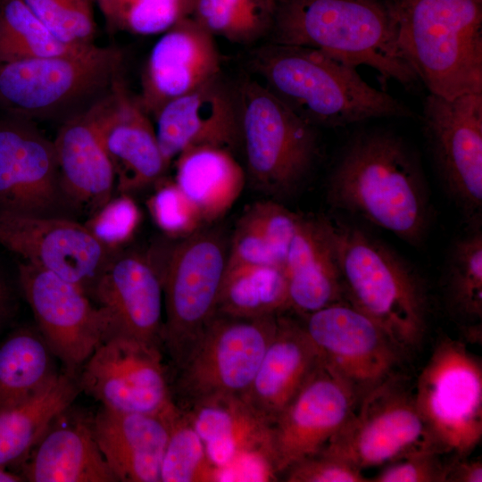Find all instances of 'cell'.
Returning a JSON list of instances; mask_svg holds the SVG:
<instances>
[{
	"mask_svg": "<svg viewBox=\"0 0 482 482\" xmlns=\"http://www.w3.org/2000/svg\"><path fill=\"white\" fill-rule=\"evenodd\" d=\"M18 470L29 482H117L96 443L92 416L72 405L52 422Z\"/></svg>",
	"mask_w": 482,
	"mask_h": 482,
	"instance_id": "obj_23",
	"label": "cell"
},
{
	"mask_svg": "<svg viewBox=\"0 0 482 482\" xmlns=\"http://www.w3.org/2000/svg\"><path fill=\"white\" fill-rule=\"evenodd\" d=\"M431 448L454 460L482 438V364L467 345L449 337L435 346L414 388Z\"/></svg>",
	"mask_w": 482,
	"mask_h": 482,
	"instance_id": "obj_8",
	"label": "cell"
},
{
	"mask_svg": "<svg viewBox=\"0 0 482 482\" xmlns=\"http://www.w3.org/2000/svg\"><path fill=\"white\" fill-rule=\"evenodd\" d=\"M85 46L59 39L22 0H2L0 63L61 54Z\"/></svg>",
	"mask_w": 482,
	"mask_h": 482,
	"instance_id": "obj_36",
	"label": "cell"
},
{
	"mask_svg": "<svg viewBox=\"0 0 482 482\" xmlns=\"http://www.w3.org/2000/svg\"><path fill=\"white\" fill-rule=\"evenodd\" d=\"M91 106L62 121L53 143L62 193L92 214L112 197L115 174Z\"/></svg>",
	"mask_w": 482,
	"mask_h": 482,
	"instance_id": "obj_26",
	"label": "cell"
},
{
	"mask_svg": "<svg viewBox=\"0 0 482 482\" xmlns=\"http://www.w3.org/2000/svg\"><path fill=\"white\" fill-rule=\"evenodd\" d=\"M250 64L275 97L315 128L412 114L403 103L370 86L356 67L313 48L269 42L253 51Z\"/></svg>",
	"mask_w": 482,
	"mask_h": 482,
	"instance_id": "obj_2",
	"label": "cell"
},
{
	"mask_svg": "<svg viewBox=\"0 0 482 482\" xmlns=\"http://www.w3.org/2000/svg\"><path fill=\"white\" fill-rule=\"evenodd\" d=\"M245 265L283 264L268 242L248 222L240 218L229 244L227 268Z\"/></svg>",
	"mask_w": 482,
	"mask_h": 482,
	"instance_id": "obj_44",
	"label": "cell"
},
{
	"mask_svg": "<svg viewBox=\"0 0 482 482\" xmlns=\"http://www.w3.org/2000/svg\"><path fill=\"white\" fill-rule=\"evenodd\" d=\"M422 127L449 196L469 216L482 208V93L453 98L428 94Z\"/></svg>",
	"mask_w": 482,
	"mask_h": 482,
	"instance_id": "obj_15",
	"label": "cell"
},
{
	"mask_svg": "<svg viewBox=\"0 0 482 482\" xmlns=\"http://www.w3.org/2000/svg\"><path fill=\"white\" fill-rule=\"evenodd\" d=\"M169 436L160 482L217 481L221 472L210 459L204 444L185 411L173 404L166 411Z\"/></svg>",
	"mask_w": 482,
	"mask_h": 482,
	"instance_id": "obj_35",
	"label": "cell"
},
{
	"mask_svg": "<svg viewBox=\"0 0 482 482\" xmlns=\"http://www.w3.org/2000/svg\"><path fill=\"white\" fill-rule=\"evenodd\" d=\"M121 61L117 48L91 44L0 63V103L24 119L64 121L108 93L120 76Z\"/></svg>",
	"mask_w": 482,
	"mask_h": 482,
	"instance_id": "obj_7",
	"label": "cell"
},
{
	"mask_svg": "<svg viewBox=\"0 0 482 482\" xmlns=\"http://www.w3.org/2000/svg\"><path fill=\"white\" fill-rule=\"evenodd\" d=\"M174 181L198 209L205 224L228 212L246 183L244 167L226 149L201 145L175 160Z\"/></svg>",
	"mask_w": 482,
	"mask_h": 482,
	"instance_id": "obj_29",
	"label": "cell"
},
{
	"mask_svg": "<svg viewBox=\"0 0 482 482\" xmlns=\"http://www.w3.org/2000/svg\"><path fill=\"white\" fill-rule=\"evenodd\" d=\"M278 317L216 313L170 370L174 403L184 404L213 395L244 396L275 335Z\"/></svg>",
	"mask_w": 482,
	"mask_h": 482,
	"instance_id": "obj_10",
	"label": "cell"
},
{
	"mask_svg": "<svg viewBox=\"0 0 482 482\" xmlns=\"http://www.w3.org/2000/svg\"><path fill=\"white\" fill-rule=\"evenodd\" d=\"M272 43L319 50L384 80H418L403 56L389 0H278Z\"/></svg>",
	"mask_w": 482,
	"mask_h": 482,
	"instance_id": "obj_3",
	"label": "cell"
},
{
	"mask_svg": "<svg viewBox=\"0 0 482 482\" xmlns=\"http://www.w3.org/2000/svg\"><path fill=\"white\" fill-rule=\"evenodd\" d=\"M289 310L283 267L245 265L226 269L217 312L239 318L283 314Z\"/></svg>",
	"mask_w": 482,
	"mask_h": 482,
	"instance_id": "obj_33",
	"label": "cell"
},
{
	"mask_svg": "<svg viewBox=\"0 0 482 482\" xmlns=\"http://www.w3.org/2000/svg\"><path fill=\"white\" fill-rule=\"evenodd\" d=\"M162 273L163 352L177 367L217 312L229 244L216 229L202 228L179 239Z\"/></svg>",
	"mask_w": 482,
	"mask_h": 482,
	"instance_id": "obj_9",
	"label": "cell"
},
{
	"mask_svg": "<svg viewBox=\"0 0 482 482\" xmlns=\"http://www.w3.org/2000/svg\"><path fill=\"white\" fill-rule=\"evenodd\" d=\"M97 4L110 30L151 36L191 17L195 0H97Z\"/></svg>",
	"mask_w": 482,
	"mask_h": 482,
	"instance_id": "obj_37",
	"label": "cell"
},
{
	"mask_svg": "<svg viewBox=\"0 0 482 482\" xmlns=\"http://www.w3.org/2000/svg\"><path fill=\"white\" fill-rule=\"evenodd\" d=\"M402 53L429 94L482 93V0H389Z\"/></svg>",
	"mask_w": 482,
	"mask_h": 482,
	"instance_id": "obj_5",
	"label": "cell"
},
{
	"mask_svg": "<svg viewBox=\"0 0 482 482\" xmlns=\"http://www.w3.org/2000/svg\"><path fill=\"white\" fill-rule=\"evenodd\" d=\"M444 454L423 449L408 453L384 465L370 481L373 482H446L453 461Z\"/></svg>",
	"mask_w": 482,
	"mask_h": 482,
	"instance_id": "obj_42",
	"label": "cell"
},
{
	"mask_svg": "<svg viewBox=\"0 0 482 482\" xmlns=\"http://www.w3.org/2000/svg\"><path fill=\"white\" fill-rule=\"evenodd\" d=\"M320 362L318 350L302 322L280 314L275 335L243 397L270 423L295 396Z\"/></svg>",
	"mask_w": 482,
	"mask_h": 482,
	"instance_id": "obj_25",
	"label": "cell"
},
{
	"mask_svg": "<svg viewBox=\"0 0 482 482\" xmlns=\"http://www.w3.org/2000/svg\"><path fill=\"white\" fill-rule=\"evenodd\" d=\"M162 348L124 336L104 340L78 374L81 392L102 406L162 414L174 403L170 371Z\"/></svg>",
	"mask_w": 482,
	"mask_h": 482,
	"instance_id": "obj_12",
	"label": "cell"
},
{
	"mask_svg": "<svg viewBox=\"0 0 482 482\" xmlns=\"http://www.w3.org/2000/svg\"><path fill=\"white\" fill-rule=\"evenodd\" d=\"M283 269L289 310L301 317L344 301L341 272L325 217H301Z\"/></svg>",
	"mask_w": 482,
	"mask_h": 482,
	"instance_id": "obj_27",
	"label": "cell"
},
{
	"mask_svg": "<svg viewBox=\"0 0 482 482\" xmlns=\"http://www.w3.org/2000/svg\"><path fill=\"white\" fill-rule=\"evenodd\" d=\"M57 361L37 328L0 337V411L46 388L61 372Z\"/></svg>",
	"mask_w": 482,
	"mask_h": 482,
	"instance_id": "obj_31",
	"label": "cell"
},
{
	"mask_svg": "<svg viewBox=\"0 0 482 482\" xmlns=\"http://www.w3.org/2000/svg\"><path fill=\"white\" fill-rule=\"evenodd\" d=\"M165 412H127L101 406L92 416L96 443L117 481L160 482L169 436Z\"/></svg>",
	"mask_w": 482,
	"mask_h": 482,
	"instance_id": "obj_24",
	"label": "cell"
},
{
	"mask_svg": "<svg viewBox=\"0 0 482 482\" xmlns=\"http://www.w3.org/2000/svg\"><path fill=\"white\" fill-rule=\"evenodd\" d=\"M161 35L144 67L137 96L153 117L169 101L222 73L215 37L192 17Z\"/></svg>",
	"mask_w": 482,
	"mask_h": 482,
	"instance_id": "obj_21",
	"label": "cell"
},
{
	"mask_svg": "<svg viewBox=\"0 0 482 482\" xmlns=\"http://www.w3.org/2000/svg\"><path fill=\"white\" fill-rule=\"evenodd\" d=\"M62 192L53 141L24 120L0 123V212L45 215Z\"/></svg>",
	"mask_w": 482,
	"mask_h": 482,
	"instance_id": "obj_22",
	"label": "cell"
},
{
	"mask_svg": "<svg viewBox=\"0 0 482 482\" xmlns=\"http://www.w3.org/2000/svg\"><path fill=\"white\" fill-rule=\"evenodd\" d=\"M79 393L78 375L63 370L34 396L1 410L0 466L19 470L52 422L73 404Z\"/></svg>",
	"mask_w": 482,
	"mask_h": 482,
	"instance_id": "obj_30",
	"label": "cell"
},
{
	"mask_svg": "<svg viewBox=\"0 0 482 482\" xmlns=\"http://www.w3.org/2000/svg\"><path fill=\"white\" fill-rule=\"evenodd\" d=\"M359 402L354 389L320 362L295 396L269 424L262 457L274 478L323 449Z\"/></svg>",
	"mask_w": 482,
	"mask_h": 482,
	"instance_id": "obj_13",
	"label": "cell"
},
{
	"mask_svg": "<svg viewBox=\"0 0 482 482\" xmlns=\"http://www.w3.org/2000/svg\"><path fill=\"white\" fill-rule=\"evenodd\" d=\"M18 272L36 328L63 370L78 375L108 337L106 314L80 287L47 270L21 262Z\"/></svg>",
	"mask_w": 482,
	"mask_h": 482,
	"instance_id": "obj_16",
	"label": "cell"
},
{
	"mask_svg": "<svg viewBox=\"0 0 482 482\" xmlns=\"http://www.w3.org/2000/svg\"><path fill=\"white\" fill-rule=\"evenodd\" d=\"M178 405L221 473L245 456L254 455L264 461L262 449L270 423L243 396L213 395Z\"/></svg>",
	"mask_w": 482,
	"mask_h": 482,
	"instance_id": "obj_28",
	"label": "cell"
},
{
	"mask_svg": "<svg viewBox=\"0 0 482 482\" xmlns=\"http://www.w3.org/2000/svg\"><path fill=\"white\" fill-rule=\"evenodd\" d=\"M481 482L482 462L480 460H454L450 467L446 482Z\"/></svg>",
	"mask_w": 482,
	"mask_h": 482,
	"instance_id": "obj_45",
	"label": "cell"
},
{
	"mask_svg": "<svg viewBox=\"0 0 482 482\" xmlns=\"http://www.w3.org/2000/svg\"><path fill=\"white\" fill-rule=\"evenodd\" d=\"M303 318V327L322 363L346 381L361 399L398 372L405 355L386 331L345 301Z\"/></svg>",
	"mask_w": 482,
	"mask_h": 482,
	"instance_id": "obj_14",
	"label": "cell"
},
{
	"mask_svg": "<svg viewBox=\"0 0 482 482\" xmlns=\"http://www.w3.org/2000/svg\"><path fill=\"white\" fill-rule=\"evenodd\" d=\"M62 41L93 44L96 31L93 0H22Z\"/></svg>",
	"mask_w": 482,
	"mask_h": 482,
	"instance_id": "obj_38",
	"label": "cell"
},
{
	"mask_svg": "<svg viewBox=\"0 0 482 482\" xmlns=\"http://www.w3.org/2000/svg\"><path fill=\"white\" fill-rule=\"evenodd\" d=\"M156 190L149 197L147 207L156 226L169 237L181 239L205 223L193 202L173 181L157 182Z\"/></svg>",
	"mask_w": 482,
	"mask_h": 482,
	"instance_id": "obj_39",
	"label": "cell"
},
{
	"mask_svg": "<svg viewBox=\"0 0 482 482\" xmlns=\"http://www.w3.org/2000/svg\"><path fill=\"white\" fill-rule=\"evenodd\" d=\"M287 482H366L362 470L324 450L304 457L282 474Z\"/></svg>",
	"mask_w": 482,
	"mask_h": 482,
	"instance_id": "obj_43",
	"label": "cell"
},
{
	"mask_svg": "<svg viewBox=\"0 0 482 482\" xmlns=\"http://www.w3.org/2000/svg\"><path fill=\"white\" fill-rule=\"evenodd\" d=\"M423 449L433 450L416 406L414 387L396 372L361 399L322 450L362 470Z\"/></svg>",
	"mask_w": 482,
	"mask_h": 482,
	"instance_id": "obj_11",
	"label": "cell"
},
{
	"mask_svg": "<svg viewBox=\"0 0 482 482\" xmlns=\"http://www.w3.org/2000/svg\"><path fill=\"white\" fill-rule=\"evenodd\" d=\"M13 307L12 288L0 274V337L12 315Z\"/></svg>",
	"mask_w": 482,
	"mask_h": 482,
	"instance_id": "obj_46",
	"label": "cell"
},
{
	"mask_svg": "<svg viewBox=\"0 0 482 482\" xmlns=\"http://www.w3.org/2000/svg\"><path fill=\"white\" fill-rule=\"evenodd\" d=\"M446 309L470 340L481 338L482 231L476 228L452 245L444 270Z\"/></svg>",
	"mask_w": 482,
	"mask_h": 482,
	"instance_id": "obj_32",
	"label": "cell"
},
{
	"mask_svg": "<svg viewBox=\"0 0 482 482\" xmlns=\"http://www.w3.org/2000/svg\"><path fill=\"white\" fill-rule=\"evenodd\" d=\"M325 219L347 303L380 326L404 355L419 348L428 329L429 307L419 271L362 229Z\"/></svg>",
	"mask_w": 482,
	"mask_h": 482,
	"instance_id": "obj_4",
	"label": "cell"
},
{
	"mask_svg": "<svg viewBox=\"0 0 482 482\" xmlns=\"http://www.w3.org/2000/svg\"><path fill=\"white\" fill-rule=\"evenodd\" d=\"M168 166L186 149L210 145L235 154L239 146L237 85L222 73L166 103L154 116Z\"/></svg>",
	"mask_w": 482,
	"mask_h": 482,
	"instance_id": "obj_19",
	"label": "cell"
},
{
	"mask_svg": "<svg viewBox=\"0 0 482 482\" xmlns=\"http://www.w3.org/2000/svg\"><path fill=\"white\" fill-rule=\"evenodd\" d=\"M301 217L271 198L254 203L241 216L268 242L283 266Z\"/></svg>",
	"mask_w": 482,
	"mask_h": 482,
	"instance_id": "obj_41",
	"label": "cell"
},
{
	"mask_svg": "<svg viewBox=\"0 0 482 482\" xmlns=\"http://www.w3.org/2000/svg\"><path fill=\"white\" fill-rule=\"evenodd\" d=\"M23 478L17 472L0 466V482H22Z\"/></svg>",
	"mask_w": 482,
	"mask_h": 482,
	"instance_id": "obj_47",
	"label": "cell"
},
{
	"mask_svg": "<svg viewBox=\"0 0 482 482\" xmlns=\"http://www.w3.org/2000/svg\"><path fill=\"white\" fill-rule=\"evenodd\" d=\"M91 110L120 194L157 183L168 169L154 125L120 76Z\"/></svg>",
	"mask_w": 482,
	"mask_h": 482,
	"instance_id": "obj_18",
	"label": "cell"
},
{
	"mask_svg": "<svg viewBox=\"0 0 482 482\" xmlns=\"http://www.w3.org/2000/svg\"><path fill=\"white\" fill-rule=\"evenodd\" d=\"M278 0H195L192 18L214 37L251 45L269 37Z\"/></svg>",
	"mask_w": 482,
	"mask_h": 482,
	"instance_id": "obj_34",
	"label": "cell"
},
{
	"mask_svg": "<svg viewBox=\"0 0 482 482\" xmlns=\"http://www.w3.org/2000/svg\"><path fill=\"white\" fill-rule=\"evenodd\" d=\"M141 221V212L129 194L111 197L84 224L104 245L116 252L129 241Z\"/></svg>",
	"mask_w": 482,
	"mask_h": 482,
	"instance_id": "obj_40",
	"label": "cell"
},
{
	"mask_svg": "<svg viewBox=\"0 0 482 482\" xmlns=\"http://www.w3.org/2000/svg\"><path fill=\"white\" fill-rule=\"evenodd\" d=\"M327 199L419 247L431 223L428 187L420 162L400 136L365 130L345 145L328 177Z\"/></svg>",
	"mask_w": 482,
	"mask_h": 482,
	"instance_id": "obj_1",
	"label": "cell"
},
{
	"mask_svg": "<svg viewBox=\"0 0 482 482\" xmlns=\"http://www.w3.org/2000/svg\"><path fill=\"white\" fill-rule=\"evenodd\" d=\"M0 245L25 262L69 281L92 299L116 252L83 224L66 219L0 212Z\"/></svg>",
	"mask_w": 482,
	"mask_h": 482,
	"instance_id": "obj_17",
	"label": "cell"
},
{
	"mask_svg": "<svg viewBox=\"0 0 482 482\" xmlns=\"http://www.w3.org/2000/svg\"><path fill=\"white\" fill-rule=\"evenodd\" d=\"M92 300L107 316V337L124 336L163 350L162 278L148 258L115 253L101 274Z\"/></svg>",
	"mask_w": 482,
	"mask_h": 482,
	"instance_id": "obj_20",
	"label": "cell"
},
{
	"mask_svg": "<svg viewBox=\"0 0 482 482\" xmlns=\"http://www.w3.org/2000/svg\"><path fill=\"white\" fill-rule=\"evenodd\" d=\"M237 85L246 181L271 199L289 197L303 186L320 157L317 128L260 81L244 78Z\"/></svg>",
	"mask_w": 482,
	"mask_h": 482,
	"instance_id": "obj_6",
	"label": "cell"
}]
</instances>
